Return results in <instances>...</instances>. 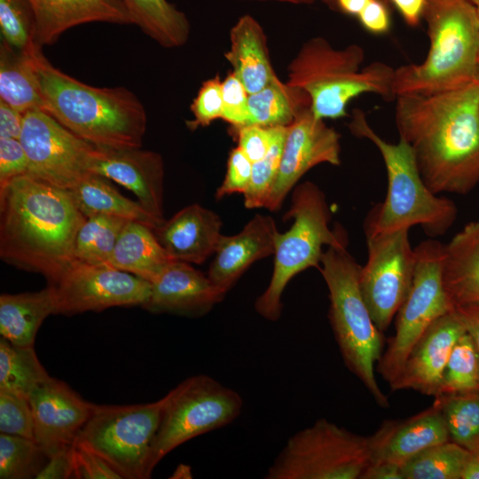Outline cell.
Listing matches in <instances>:
<instances>
[{
  "label": "cell",
  "instance_id": "1",
  "mask_svg": "<svg viewBox=\"0 0 479 479\" xmlns=\"http://www.w3.org/2000/svg\"><path fill=\"white\" fill-rule=\"evenodd\" d=\"M399 138L412 148L420 173L436 194H466L479 183V77L434 94L397 98Z\"/></svg>",
  "mask_w": 479,
  "mask_h": 479
},
{
  "label": "cell",
  "instance_id": "2",
  "mask_svg": "<svg viewBox=\"0 0 479 479\" xmlns=\"http://www.w3.org/2000/svg\"><path fill=\"white\" fill-rule=\"evenodd\" d=\"M86 217L69 190L29 175L0 186V256L54 284L73 263L77 232Z\"/></svg>",
  "mask_w": 479,
  "mask_h": 479
},
{
  "label": "cell",
  "instance_id": "3",
  "mask_svg": "<svg viewBox=\"0 0 479 479\" xmlns=\"http://www.w3.org/2000/svg\"><path fill=\"white\" fill-rule=\"evenodd\" d=\"M29 59L43 111L96 146L141 147L146 131V112L131 90L83 83L53 67L42 48L30 53Z\"/></svg>",
  "mask_w": 479,
  "mask_h": 479
},
{
  "label": "cell",
  "instance_id": "4",
  "mask_svg": "<svg viewBox=\"0 0 479 479\" xmlns=\"http://www.w3.org/2000/svg\"><path fill=\"white\" fill-rule=\"evenodd\" d=\"M429 48L419 64L395 69L397 97L434 94L479 77V20L469 0H424Z\"/></svg>",
  "mask_w": 479,
  "mask_h": 479
},
{
  "label": "cell",
  "instance_id": "5",
  "mask_svg": "<svg viewBox=\"0 0 479 479\" xmlns=\"http://www.w3.org/2000/svg\"><path fill=\"white\" fill-rule=\"evenodd\" d=\"M364 59V49L358 44L337 50L326 39L313 37L289 64L286 82L304 90L311 112L323 120L347 116L350 100L365 93L394 100L395 69L380 61L361 67Z\"/></svg>",
  "mask_w": 479,
  "mask_h": 479
},
{
  "label": "cell",
  "instance_id": "6",
  "mask_svg": "<svg viewBox=\"0 0 479 479\" xmlns=\"http://www.w3.org/2000/svg\"><path fill=\"white\" fill-rule=\"evenodd\" d=\"M358 137L371 141L385 164L388 190L384 201L371 212L365 232H384L420 226L432 238L444 235L454 224L458 209L450 199L439 197L425 184L414 154L402 138L386 141L369 124L365 114L355 109L349 124Z\"/></svg>",
  "mask_w": 479,
  "mask_h": 479
},
{
  "label": "cell",
  "instance_id": "7",
  "mask_svg": "<svg viewBox=\"0 0 479 479\" xmlns=\"http://www.w3.org/2000/svg\"><path fill=\"white\" fill-rule=\"evenodd\" d=\"M360 265L347 246H329L319 271L329 292V320L347 368L381 407L389 405L375 377L384 349L383 333L375 326L359 287Z\"/></svg>",
  "mask_w": 479,
  "mask_h": 479
},
{
  "label": "cell",
  "instance_id": "8",
  "mask_svg": "<svg viewBox=\"0 0 479 479\" xmlns=\"http://www.w3.org/2000/svg\"><path fill=\"white\" fill-rule=\"evenodd\" d=\"M284 218L293 219V224L277 237L270 283L255 302V311L269 321L281 317L282 296L290 280L309 268L319 270L323 246H347L348 241L340 227H329L331 213L326 195L312 182L296 185Z\"/></svg>",
  "mask_w": 479,
  "mask_h": 479
},
{
  "label": "cell",
  "instance_id": "9",
  "mask_svg": "<svg viewBox=\"0 0 479 479\" xmlns=\"http://www.w3.org/2000/svg\"><path fill=\"white\" fill-rule=\"evenodd\" d=\"M369 463L368 437L321 418L287 440L264 478L361 479Z\"/></svg>",
  "mask_w": 479,
  "mask_h": 479
},
{
  "label": "cell",
  "instance_id": "10",
  "mask_svg": "<svg viewBox=\"0 0 479 479\" xmlns=\"http://www.w3.org/2000/svg\"><path fill=\"white\" fill-rule=\"evenodd\" d=\"M164 397L146 404H94L75 442L102 457L125 479H147Z\"/></svg>",
  "mask_w": 479,
  "mask_h": 479
},
{
  "label": "cell",
  "instance_id": "11",
  "mask_svg": "<svg viewBox=\"0 0 479 479\" xmlns=\"http://www.w3.org/2000/svg\"><path fill=\"white\" fill-rule=\"evenodd\" d=\"M163 397L162 414L150 456L151 473L179 445L233 422L243 407L238 392L206 374L186 378Z\"/></svg>",
  "mask_w": 479,
  "mask_h": 479
},
{
  "label": "cell",
  "instance_id": "12",
  "mask_svg": "<svg viewBox=\"0 0 479 479\" xmlns=\"http://www.w3.org/2000/svg\"><path fill=\"white\" fill-rule=\"evenodd\" d=\"M444 246L432 239L414 247L412 286L397 313L395 334L377 365L389 385L399 376L408 354L427 328L454 310L444 285Z\"/></svg>",
  "mask_w": 479,
  "mask_h": 479
},
{
  "label": "cell",
  "instance_id": "13",
  "mask_svg": "<svg viewBox=\"0 0 479 479\" xmlns=\"http://www.w3.org/2000/svg\"><path fill=\"white\" fill-rule=\"evenodd\" d=\"M367 261L360 267L359 287L372 318L382 333L405 300L413 278L415 254L409 229L365 232Z\"/></svg>",
  "mask_w": 479,
  "mask_h": 479
},
{
  "label": "cell",
  "instance_id": "14",
  "mask_svg": "<svg viewBox=\"0 0 479 479\" xmlns=\"http://www.w3.org/2000/svg\"><path fill=\"white\" fill-rule=\"evenodd\" d=\"M20 141L25 150L27 175L70 190L90 172L96 145L78 137L42 109L24 114Z\"/></svg>",
  "mask_w": 479,
  "mask_h": 479
},
{
  "label": "cell",
  "instance_id": "15",
  "mask_svg": "<svg viewBox=\"0 0 479 479\" xmlns=\"http://www.w3.org/2000/svg\"><path fill=\"white\" fill-rule=\"evenodd\" d=\"M57 314L71 316L102 311L112 307L143 306L151 284L108 264H89L74 260L52 284Z\"/></svg>",
  "mask_w": 479,
  "mask_h": 479
},
{
  "label": "cell",
  "instance_id": "16",
  "mask_svg": "<svg viewBox=\"0 0 479 479\" xmlns=\"http://www.w3.org/2000/svg\"><path fill=\"white\" fill-rule=\"evenodd\" d=\"M341 135L316 117L310 107L302 109L287 126L277 177L264 208L278 211L287 193L313 167L341 164Z\"/></svg>",
  "mask_w": 479,
  "mask_h": 479
},
{
  "label": "cell",
  "instance_id": "17",
  "mask_svg": "<svg viewBox=\"0 0 479 479\" xmlns=\"http://www.w3.org/2000/svg\"><path fill=\"white\" fill-rule=\"evenodd\" d=\"M29 402L35 441L48 457L75 444L94 405L53 377L31 394Z\"/></svg>",
  "mask_w": 479,
  "mask_h": 479
},
{
  "label": "cell",
  "instance_id": "18",
  "mask_svg": "<svg viewBox=\"0 0 479 479\" xmlns=\"http://www.w3.org/2000/svg\"><path fill=\"white\" fill-rule=\"evenodd\" d=\"M90 172L113 180L132 192L153 216L163 218L164 165L160 153L135 148L96 146Z\"/></svg>",
  "mask_w": 479,
  "mask_h": 479
},
{
  "label": "cell",
  "instance_id": "19",
  "mask_svg": "<svg viewBox=\"0 0 479 479\" xmlns=\"http://www.w3.org/2000/svg\"><path fill=\"white\" fill-rule=\"evenodd\" d=\"M465 333L454 310L436 319L413 345L399 376L389 385L391 390L412 389L436 397L451 352Z\"/></svg>",
  "mask_w": 479,
  "mask_h": 479
},
{
  "label": "cell",
  "instance_id": "20",
  "mask_svg": "<svg viewBox=\"0 0 479 479\" xmlns=\"http://www.w3.org/2000/svg\"><path fill=\"white\" fill-rule=\"evenodd\" d=\"M150 284L149 298L142 307L152 313L199 317L225 296L208 275L180 261H170Z\"/></svg>",
  "mask_w": 479,
  "mask_h": 479
},
{
  "label": "cell",
  "instance_id": "21",
  "mask_svg": "<svg viewBox=\"0 0 479 479\" xmlns=\"http://www.w3.org/2000/svg\"><path fill=\"white\" fill-rule=\"evenodd\" d=\"M450 441L439 407L432 406L408 419L385 420L368 436L369 464L392 463L402 467L420 452Z\"/></svg>",
  "mask_w": 479,
  "mask_h": 479
},
{
  "label": "cell",
  "instance_id": "22",
  "mask_svg": "<svg viewBox=\"0 0 479 479\" xmlns=\"http://www.w3.org/2000/svg\"><path fill=\"white\" fill-rule=\"evenodd\" d=\"M279 233L272 216L257 214L239 233L222 235L208 279L226 294L251 264L274 254Z\"/></svg>",
  "mask_w": 479,
  "mask_h": 479
},
{
  "label": "cell",
  "instance_id": "23",
  "mask_svg": "<svg viewBox=\"0 0 479 479\" xmlns=\"http://www.w3.org/2000/svg\"><path fill=\"white\" fill-rule=\"evenodd\" d=\"M221 226L217 214L193 203L165 220L154 233L171 260L200 264L215 254Z\"/></svg>",
  "mask_w": 479,
  "mask_h": 479
},
{
  "label": "cell",
  "instance_id": "24",
  "mask_svg": "<svg viewBox=\"0 0 479 479\" xmlns=\"http://www.w3.org/2000/svg\"><path fill=\"white\" fill-rule=\"evenodd\" d=\"M35 18L36 42L54 43L71 27L91 22L132 25L122 0H28Z\"/></svg>",
  "mask_w": 479,
  "mask_h": 479
},
{
  "label": "cell",
  "instance_id": "25",
  "mask_svg": "<svg viewBox=\"0 0 479 479\" xmlns=\"http://www.w3.org/2000/svg\"><path fill=\"white\" fill-rule=\"evenodd\" d=\"M230 43L224 57L248 95L261 90L276 76L265 34L254 17L246 14L237 20L230 31Z\"/></svg>",
  "mask_w": 479,
  "mask_h": 479
},
{
  "label": "cell",
  "instance_id": "26",
  "mask_svg": "<svg viewBox=\"0 0 479 479\" xmlns=\"http://www.w3.org/2000/svg\"><path fill=\"white\" fill-rule=\"evenodd\" d=\"M443 279L453 308L479 303V221L466 224L444 246Z\"/></svg>",
  "mask_w": 479,
  "mask_h": 479
},
{
  "label": "cell",
  "instance_id": "27",
  "mask_svg": "<svg viewBox=\"0 0 479 479\" xmlns=\"http://www.w3.org/2000/svg\"><path fill=\"white\" fill-rule=\"evenodd\" d=\"M57 310V294L51 285L35 292L2 294L1 336L18 346H34L41 325Z\"/></svg>",
  "mask_w": 479,
  "mask_h": 479
},
{
  "label": "cell",
  "instance_id": "28",
  "mask_svg": "<svg viewBox=\"0 0 479 479\" xmlns=\"http://www.w3.org/2000/svg\"><path fill=\"white\" fill-rule=\"evenodd\" d=\"M153 229L129 220L114 246L108 265L151 283L170 262Z\"/></svg>",
  "mask_w": 479,
  "mask_h": 479
},
{
  "label": "cell",
  "instance_id": "29",
  "mask_svg": "<svg viewBox=\"0 0 479 479\" xmlns=\"http://www.w3.org/2000/svg\"><path fill=\"white\" fill-rule=\"evenodd\" d=\"M69 191L85 217L113 216L145 224L153 231L165 221L153 216L138 201L124 197L107 178L97 174H89Z\"/></svg>",
  "mask_w": 479,
  "mask_h": 479
},
{
  "label": "cell",
  "instance_id": "30",
  "mask_svg": "<svg viewBox=\"0 0 479 479\" xmlns=\"http://www.w3.org/2000/svg\"><path fill=\"white\" fill-rule=\"evenodd\" d=\"M132 25L164 48L181 47L189 39L186 15L168 0H122Z\"/></svg>",
  "mask_w": 479,
  "mask_h": 479
},
{
  "label": "cell",
  "instance_id": "31",
  "mask_svg": "<svg viewBox=\"0 0 479 479\" xmlns=\"http://www.w3.org/2000/svg\"><path fill=\"white\" fill-rule=\"evenodd\" d=\"M247 104L246 125L270 128L288 126L302 109L310 107V99L304 90L282 82L276 75L261 90L249 94Z\"/></svg>",
  "mask_w": 479,
  "mask_h": 479
},
{
  "label": "cell",
  "instance_id": "32",
  "mask_svg": "<svg viewBox=\"0 0 479 479\" xmlns=\"http://www.w3.org/2000/svg\"><path fill=\"white\" fill-rule=\"evenodd\" d=\"M0 100L25 114L43 110V101L29 54L20 52L1 41Z\"/></svg>",
  "mask_w": 479,
  "mask_h": 479
},
{
  "label": "cell",
  "instance_id": "33",
  "mask_svg": "<svg viewBox=\"0 0 479 479\" xmlns=\"http://www.w3.org/2000/svg\"><path fill=\"white\" fill-rule=\"evenodd\" d=\"M51 378L39 361L34 346H18L0 340V390L29 399Z\"/></svg>",
  "mask_w": 479,
  "mask_h": 479
},
{
  "label": "cell",
  "instance_id": "34",
  "mask_svg": "<svg viewBox=\"0 0 479 479\" xmlns=\"http://www.w3.org/2000/svg\"><path fill=\"white\" fill-rule=\"evenodd\" d=\"M450 440L470 452H479V390L435 397Z\"/></svg>",
  "mask_w": 479,
  "mask_h": 479
},
{
  "label": "cell",
  "instance_id": "35",
  "mask_svg": "<svg viewBox=\"0 0 479 479\" xmlns=\"http://www.w3.org/2000/svg\"><path fill=\"white\" fill-rule=\"evenodd\" d=\"M128 221L106 215L86 217L75 237V260L89 264H108L117 240Z\"/></svg>",
  "mask_w": 479,
  "mask_h": 479
},
{
  "label": "cell",
  "instance_id": "36",
  "mask_svg": "<svg viewBox=\"0 0 479 479\" xmlns=\"http://www.w3.org/2000/svg\"><path fill=\"white\" fill-rule=\"evenodd\" d=\"M471 452L452 441L431 446L401 467L403 479H459Z\"/></svg>",
  "mask_w": 479,
  "mask_h": 479
},
{
  "label": "cell",
  "instance_id": "37",
  "mask_svg": "<svg viewBox=\"0 0 479 479\" xmlns=\"http://www.w3.org/2000/svg\"><path fill=\"white\" fill-rule=\"evenodd\" d=\"M477 390L479 352L471 335L466 331L451 352L436 397Z\"/></svg>",
  "mask_w": 479,
  "mask_h": 479
},
{
  "label": "cell",
  "instance_id": "38",
  "mask_svg": "<svg viewBox=\"0 0 479 479\" xmlns=\"http://www.w3.org/2000/svg\"><path fill=\"white\" fill-rule=\"evenodd\" d=\"M34 439L0 433V478L31 479L48 460Z\"/></svg>",
  "mask_w": 479,
  "mask_h": 479
},
{
  "label": "cell",
  "instance_id": "39",
  "mask_svg": "<svg viewBox=\"0 0 479 479\" xmlns=\"http://www.w3.org/2000/svg\"><path fill=\"white\" fill-rule=\"evenodd\" d=\"M2 42L30 54L42 48L36 42L35 18L28 0H0Z\"/></svg>",
  "mask_w": 479,
  "mask_h": 479
},
{
  "label": "cell",
  "instance_id": "40",
  "mask_svg": "<svg viewBox=\"0 0 479 479\" xmlns=\"http://www.w3.org/2000/svg\"><path fill=\"white\" fill-rule=\"evenodd\" d=\"M270 148L263 158L253 163L250 183L243 193L247 208H264L279 169L287 126L270 127Z\"/></svg>",
  "mask_w": 479,
  "mask_h": 479
},
{
  "label": "cell",
  "instance_id": "41",
  "mask_svg": "<svg viewBox=\"0 0 479 479\" xmlns=\"http://www.w3.org/2000/svg\"><path fill=\"white\" fill-rule=\"evenodd\" d=\"M0 433L35 440V424L29 399L0 390Z\"/></svg>",
  "mask_w": 479,
  "mask_h": 479
},
{
  "label": "cell",
  "instance_id": "42",
  "mask_svg": "<svg viewBox=\"0 0 479 479\" xmlns=\"http://www.w3.org/2000/svg\"><path fill=\"white\" fill-rule=\"evenodd\" d=\"M191 111L194 118L187 121L186 125L192 130L208 126L214 120L222 118L223 92L218 75L202 83L191 105Z\"/></svg>",
  "mask_w": 479,
  "mask_h": 479
},
{
  "label": "cell",
  "instance_id": "43",
  "mask_svg": "<svg viewBox=\"0 0 479 479\" xmlns=\"http://www.w3.org/2000/svg\"><path fill=\"white\" fill-rule=\"evenodd\" d=\"M222 119L238 129L248 119V93L240 80L231 72L222 82Z\"/></svg>",
  "mask_w": 479,
  "mask_h": 479
},
{
  "label": "cell",
  "instance_id": "44",
  "mask_svg": "<svg viewBox=\"0 0 479 479\" xmlns=\"http://www.w3.org/2000/svg\"><path fill=\"white\" fill-rule=\"evenodd\" d=\"M252 168L253 162L239 146L232 149L224 179L216 192V199L236 192L244 193L250 183Z\"/></svg>",
  "mask_w": 479,
  "mask_h": 479
},
{
  "label": "cell",
  "instance_id": "45",
  "mask_svg": "<svg viewBox=\"0 0 479 479\" xmlns=\"http://www.w3.org/2000/svg\"><path fill=\"white\" fill-rule=\"evenodd\" d=\"M75 472L76 479H122V475L102 457L75 442Z\"/></svg>",
  "mask_w": 479,
  "mask_h": 479
},
{
  "label": "cell",
  "instance_id": "46",
  "mask_svg": "<svg viewBox=\"0 0 479 479\" xmlns=\"http://www.w3.org/2000/svg\"><path fill=\"white\" fill-rule=\"evenodd\" d=\"M27 173V158L20 139L0 137V186Z\"/></svg>",
  "mask_w": 479,
  "mask_h": 479
},
{
  "label": "cell",
  "instance_id": "47",
  "mask_svg": "<svg viewBox=\"0 0 479 479\" xmlns=\"http://www.w3.org/2000/svg\"><path fill=\"white\" fill-rule=\"evenodd\" d=\"M238 146L254 163L264 157L268 152L271 135L270 128L257 125H245L235 129Z\"/></svg>",
  "mask_w": 479,
  "mask_h": 479
},
{
  "label": "cell",
  "instance_id": "48",
  "mask_svg": "<svg viewBox=\"0 0 479 479\" xmlns=\"http://www.w3.org/2000/svg\"><path fill=\"white\" fill-rule=\"evenodd\" d=\"M357 18L369 33L382 35L390 29L389 6L380 0H369Z\"/></svg>",
  "mask_w": 479,
  "mask_h": 479
},
{
  "label": "cell",
  "instance_id": "49",
  "mask_svg": "<svg viewBox=\"0 0 479 479\" xmlns=\"http://www.w3.org/2000/svg\"><path fill=\"white\" fill-rule=\"evenodd\" d=\"M74 472L75 449L73 444L50 456L35 479L74 478Z\"/></svg>",
  "mask_w": 479,
  "mask_h": 479
},
{
  "label": "cell",
  "instance_id": "50",
  "mask_svg": "<svg viewBox=\"0 0 479 479\" xmlns=\"http://www.w3.org/2000/svg\"><path fill=\"white\" fill-rule=\"evenodd\" d=\"M24 114L0 100V137L20 139Z\"/></svg>",
  "mask_w": 479,
  "mask_h": 479
},
{
  "label": "cell",
  "instance_id": "51",
  "mask_svg": "<svg viewBox=\"0 0 479 479\" xmlns=\"http://www.w3.org/2000/svg\"><path fill=\"white\" fill-rule=\"evenodd\" d=\"M454 310L474 340L479 352V303L457 306Z\"/></svg>",
  "mask_w": 479,
  "mask_h": 479
},
{
  "label": "cell",
  "instance_id": "52",
  "mask_svg": "<svg viewBox=\"0 0 479 479\" xmlns=\"http://www.w3.org/2000/svg\"><path fill=\"white\" fill-rule=\"evenodd\" d=\"M410 27H417L422 19L424 0H389Z\"/></svg>",
  "mask_w": 479,
  "mask_h": 479
},
{
  "label": "cell",
  "instance_id": "53",
  "mask_svg": "<svg viewBox=\"0 0 479 479\" xmlns=\"http://www.w3.org/2000/svg\"><path fill=\"white\" fill-rule=\"evenodd\" d=\"M361 479H403L401 467L392 463L369 464Z\"/></svg>",
  "mask_w": 479,
  "mask_h": 479
},
{
  "label": "cell",
  "instance_id": "54",
  "mask_svg": "<svg viewBox=\"0 0 479 479\" xmlns=\"http://www.w3.org/2000/svg\"><path fill=\"white\" fill-rule=\"evenodd\" d=\"M369 0H332V4L336 5L342 12L357 16L367 4Z\"/></svg>",
  "mask_w": 479,
  "mask_h": 479
},
{
  "label": "cell",
  "instance_id": "55",
  "mask_svg": "<svg viewBox=\"0 0 479 479\" xmlns=\"http://www.w3.org/2000/svg\"><path fill=\"white\" fill-rule=\"evenodd\" d=\"M461 479H479V452H471L464 467Z\"/></svg>",
  "mask_w": 479,
  "mask_h": 479
},
{
  "label": "cell",
  "instance_id": "56",
  "mask_svg": "<svg viewBox=\"0 0 479 479\" xmlns=\"http://www.w3.org/2000/svg\"><path fill=\"white\" fill-rule=\"evenodd\" d=\"M170 478L175 479H185V478H192V469L190 466L185 464H180L177 467L175 471L172 474V476Z\"/></svg>",
  "mask_w": 479,
  "mask_h": 479
},
{
  "label": "cell",
  "instance_id": "57",
  "mask_svg": "<svg viewBox=\"0 0 479 479\" xmlns=\"http://www.w3.org/2000/svg\"><path fill=\"white\" fill-rule=\"evenodd\" d=\"M239 1H255V2H279V3H287L292 4H311L316 0H239ZM330 3L332 0H327Z\"/></svg>",
  "mask_w": 479,
  "mask_h": 479
},
{
  "label": "cell",
  "instance_id": "58",
  "mask_svg": "<svg viewBox=\"0 0 479 479\" xmlns=\"http://www.w3.org/2000/svg\"><path fill=\"white\" fill-rule=\"evenodd\" d=\"M469 1L472 4V5L474 6V8H475V10L476 12L478 20H479V0H469Z\"/></svg>",
  "mask_w": 479,
  "mask_h": 479
},
{
  "label": "cell",
  "instance_id": "59",
  "mask_svg": "<svg viewBox=\"0 0 479 479\" xmlns=\"http://www.w3.org/2000/svg\"><path fill=\"white\" fill-rule=\"evenodd\" d=\"M381 2H383L384 4H388L389 6H390V3L389 0H380ZM332 3V2H331Z\"/></svg>",
  "mask_w": 479,
  "mask_h": 479
}]
</instances>
